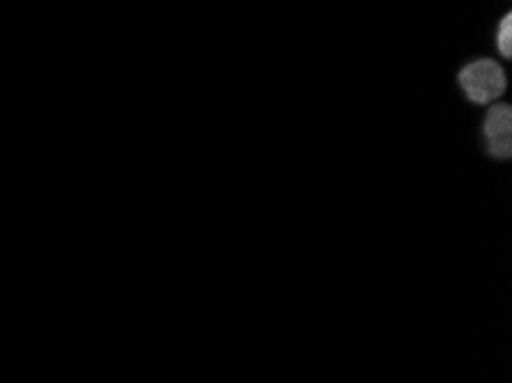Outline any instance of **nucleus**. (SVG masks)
Segmentation results:
<instances>
[{"label":"nucleus","instance_id":"1","mask_svg":"<svg viewBox=\"0 0 512 383\" xmlns=\"http://www.w3.org/2000/svg\"><path fill=\"white\" fill-rule=\"evenodd\" d=\"M460 85L473 104H487L506 92V74L494 60H476L460 72Z\"/></svg>","mask_w":512,"mask_h":383},{"label":"nucleus","instance_id":"3","mask_svg":"<svg viewBox=\"0 0 512 383\" xmlns=\"http://www.w3.org/2000/svg\"><path fill=\"white\" fill-rule=\"evenodd\" d=\"M496 44H499V51L503 58L512 56V14H506L503 21L499 23V33H496Z\"/></svg>","mask_w":512,"mask_h":383},{"label":"nucleus","instance_id":"2","mask_svg":"<svg viewBox=\"0 0 512 383\" xmlns=\"http://www.w3.org/2000/svg\"><path fill=\"white\" fill-rule=\"evenodd\" d=\"M487 150L494 159H510L512 154V108L506 104L494 106L485 117Z\"/></svg>","mask_w":512,"mask_h":383}]
</instances>
